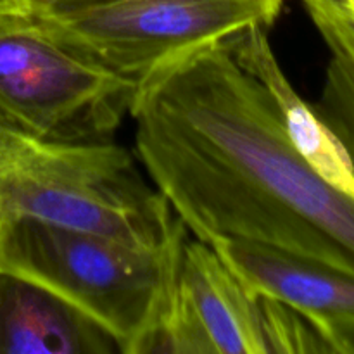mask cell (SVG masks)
Here are the masks:
<instances>
[{"label":"cell","mask_w":354,"mask_h":354,"mask_svg":"<svg viewBox=\"0 0 354 354\" xmlns=\"http://www.w3.org/2000/svg\"><path fill=\"white\" fill-rule=\"evenodd\" d=\"M130 114L142 166L199 241L245 239L354 275V201L301 158L225 38L144 76Z\"/></svg>","instance_id":"1"},{"label":"cell","mask_w":354,"mask_h":354,"mask_svg":"<svg viewBox=\"0 0 354 354\" xmlns=\"http://www.w3.org/2000/svg\"><path fill=\"white\" fill-rule=\"evenodd\" d=\"M185 235L144 248L30 218L0 220V270L54 292L140 354L165 311Z\"/></svg>","instance_id":"2"},{"label":"cell","mask_w":354,"mask_h":354,"mask_svg":"<svg viewBox=\"0 0 354 354\" xmlns=\"http://www.w3.org/2000/svg\"><path fill=\"white\" fill-rule=\"evenodd\" d=\"M30 218L71 230L161 248L185 235L127 149L102 142L35 138L0 169V220Z\"/></svg>","instance_id":"3"},{"label":"cell","mask_w":354,"mask_h":354,"mask_svg":"<svg viewBox=\"0 0 354 354\" xmlns=\"http://www.w3.org/2000/svg\"><path fill=\"white\" fill-rule=\"evenodd\" d=\"M137 82L55 40L35 14L0 12V104L40 140L102 142Z\"/></svg>","instance_id":"4"},{"label":"cell","mask_w":354,"mask_h":354,"mask_svg":"<svg viewBox=\"0 0 354 354\" xmlns=\"http://www.w3.org/2000/svg\"><path fill=\"white\" fill-rule=\"evenodd\" d=\"M283 0H57L35 16L104 68L140 82L165 62L249 26L270 28Z\"/></svg>","instance_id":"5"},{"label":"cell","mask_w":354,"mask_h":354,"mask_svg":"<svg viewBox=\"0 0 354 354\" xmlns=\"http://www.w3.org/2000/svg\"><path fill=\"white\" fill-rule=\"evenodd\" d=\"M144 353L268 354L259 294L213 245L185 239L171 294Z\"/></svg>","instance_id":"6"},{"label":"cell","mask_w":354,"mask_h":354,"mask_svg":"<svg viewBox=\"0 0 354 354\" xmlns=\"http://www.w3.org/2000/svg\"><path fill=\"white\" fill-rule=\"evenodd\" d=\"M214 251L252 290L297 308L315 320L354 318V275L275 245L221 237Z\"/></svg>","instance_id":"7"},{"label":"cell","mask_w":354,"mask_h":354,"mask_svg":"<svg viewBox=\"0 0 354 354\" xmlns=\"http://www.w3.org/2000/svg\"><path fill=\"white\" fill-rule=\"evenodd\" d=\"M225 40L239 64L270 93L301 158L324 182L354 201L351 158L337 135L289 82L268 40V28L249 26Z\"/></svg>","instance_id":"8"},{"label":"cell","mask_w":354,"mask_h":354,"mask_svg":"<svg viewBox=\"0 0 354 354\" xmlns=\"http://www.w3.org/2000/svg\"><path fill=\"white\" fill-rule=\"evenodd\" d=\"M121 353L113 335L45 287L0 270V354Z\"/></svg>","instance_id":"9"},{"label":"cell","mask_w":354,"mask_h":354,"mask_svg":"<svg viewBox=\"0 0 354 354\" xmlns=\"http://www.w3.org/2000/svg\"><path fill=\"white\" fill-rule=\"evenodd\" d=\"M328 50L324 85L313 107L342 142L354 168V61L334 48Z\"/></svg>","instance_id":"10"},{"label":"cell","mask_w":354,"mask_h":354,"mask_svg":"<svg viewBox=\"0 0 354 354\" xmlns=\"http://www.w3.org/2000/svg\"><path fill=\"white\" fill-rule=\"evenodd\" d=\"M328 48L342 52L354 61V12L335 7L306 9Z\"/></svg>","instance_id":"11"},{"label":"cell","mask_w":354,"mask_h":354,"mask_svg":"<svg viewBox=\"0 0 354 354\" xmlns=\"http://www.w3.org/2000/svg\"><path fill=\"white\" fill-rule=\"evenodd\" d=\"M31 135L6 107L0 104V169L12 162L31 142Z\"/></svg>","instance_id":"12"},{"label":"cell","mask_w":354,"mask_h":354,"mask_svg":"<svg viewBox=\"0 0 354 354\" xmlns=\"http://www.w3.org/2000/svg\"><path fill=\"white\" fill-rule=\"evenodd\" d=\"M315 324L324 339L327 353H354V318L332 322L315 320Z\"/></svg>","instance_id":"13"},{"label":"cell","mask_w":354,"mask_h":354,"mask_svg":"<svg viewBox=\"0 0 354 354\" xmlns=\"http://www.w3.org/2000/svg\"><path fill=\"white\" fill-rule=\"evenodd\" d=\"M10 2H12L14 6L19 7L21 10H24V12L38 14L50 9L57 0H10Z\"/></svg>","instance_id":"14"},{"label":"cell","mask_w":354,"mask_h":354,"mask_svg":"<svg viewBox=\"0 0 354 354\" xmlns=\"http://www.w3.org/2000/svg\"><path fill=\"white\" fill-rule=\"evenodd\" d=\"M303 3L308 7H337V9L353 10L351 0H303Z\"/></svg>","instance_id":"15"},{"label":"cell","mask_w":354,"mask_h":354,"mask_svg":"<svg viewBox=\"0 0 354 354\" xmlns=\"http://www.w3.org/2000/svg\"><path fill=\"white\" fill-rule=\"evenodd\" d=\"M3 10H21V9L17 6H14L10 0H0V12H3Z\"/></svg>","instance_id":"16"},{"label":"cell","mask_w":354,"mask_h":354,"mask_svg":"<svg viewBox=\"0 0 354 354\" xmlns=\"http://www.w3.org/2000/svg\"><path fill=\"white\" fill-rule=\"evenodd\" d=\"M351 7H353V12H354V0H351Z\"/></svg>","instance_id":"17"}]
</instances>
